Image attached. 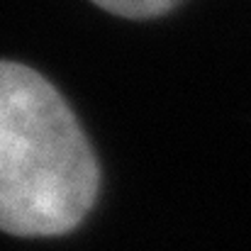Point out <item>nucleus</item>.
<instances>
[{
	"label": "nucleus",
	"mask_w": 251,
	"mask_h": 251,
	"mask_svg": "<svg viewBox=\"0 0 251 251\" xmlns=\"http://www.w3.org/2000/svg\"><path fill=\"white\" fill-rule=\"evenodd\" d=\"M90 2L120 17L147 20V17H159L173 10L180 0H90Z\"/></svg>",
	"instance_id": "f03ea898"
},
{
	"label": "nucleus",
	"mask_w": 251,
	"mask_h": 251,
	"mask_svg": "<svg viewBox=\"0 0 251 251\" xmlns=\"http://www.w3.org/2000/svg\"><path fill=\"white\" fill-rule=\"evenodd\" d=\"M100 168L83 127L42 74L0 61V229L56 237L95 202Z\"/></svg>",
	"instance_id": "f257e3e1"
}]
</instances>
